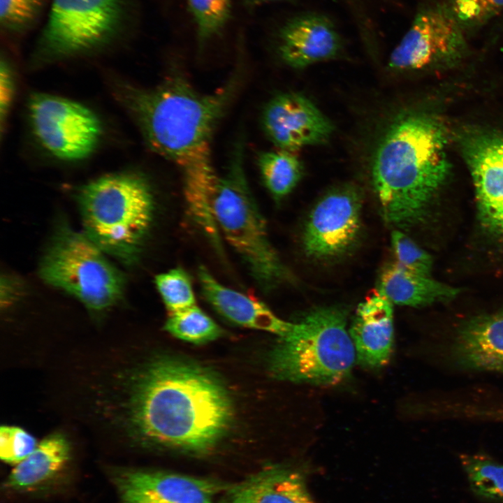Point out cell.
Segmentation results:
<instances>
[{
	"mask_svg": "<svg viewBox=\"0 0 503 503\" xmlns=\"http://www.w3.org/2000/svg\"><path fill=\"white\" fill-rule=\"evenodd\" d=\"M133 386L131 418L147 442L203 453L212 449L228 428L229 396L205 369L161 358L143 368Z\"/></svg>",
	"mask_w": 503,
	"mask_h": 503,
	"instance_id": "6da1fadb",
	"label": "cell"
},
{
	"mask_svg": "<svg viewBox=\"0 0 503 503\" xmlns=\"http://www.w3.org/2000/svg\"><path fill=\"white\" fill-rule=\"evenodd\" d=\"M446 132L424 112L396 116L373 157L371 177L386 223L406 228L421 221L449 171Z\"/></svg>",
	"mask_w": 503,
	"mask_h": 503,
	"instance_id": "7a4b0ae2",
	"label": "cell"
},
{
	"mask_svg": "<svg viewBox=\"0 0 503 503\" xmlns=\"http://www.w3.org/2000/svg\"><path fill=\"white\" fill-rule=\"evenodd\" d=\"M240 82L235 72L211 94L197 91L180 72L152 89L116 82L114 94L150 148L180 168L210 153V141Z\"/></svg>",
	"mask_w": 503,
	"mask_h": 503,
	"instance_id": "3957f363",
	"label": "cell"
},
{
	"mask_svg": "<svg viewBox=\"0 0 503 503\" xmlns=\"http://www.w3.org/2000/svg\"><path fill=\"white\" fill-rule=\"evenodd\" d=\"M78 205L87 237L105 254L133 263L153 220L147 180L131 172L100 177L81 187Z\"/></svg>",
	"mask_w": 503,
	"mask_h": 503,
	"instance_id": "277c9868",
	"label": "cell"
},
{
	"mask_svg": "<svg viewBox=\"0 0 503 503\" xmlns=\"http://www.w3.org/2000/svg\"><path fill=\"white\" fill-rule=\"evenodd\" d=\"M347 318L341 307L309 311L279 337L269 358L272 374L283 380L322 386L345 379L356 359Z\"/></svg>",
	"mask_w": 503,
	"mask_h": 503,
	"instance_id": "5b68a950",
	"label": "cell"
},
{
	"mask_svg": "<svg viewBox=\"0 0 503 503\" xmlns=\"http://www.w3.org/2000/svg\"><path fill=\"white\" fill-rule=\"evenodd\" d=\"M213 212L220 235L258 285L268 290L291 279L269 239L265 220L250 190L242 140L235 143L226 170L219 177Z\"/></svg>",
	"mask_w": 503,
	"mask_h": 503,
	"instance_id": "8992f818",
	"label": "cell"
},
{
	"mask_svg": "<svg viewBox=\"0 0 503 503\" xmlns=\"http://www.w3.org/2000/svg\"><path fill=\"white\" fill-rule=\"evenodd\" d=\"M105 254L84 233L61 224L42 259L40 275L90 310L101 312L120 300L125 284Z\"/></svg>",
	"mask_w": 503,
	"mask_h": 503,
	"instance_id": "52a82bcc",
	"label": "cell"
},
{
	"mask_svg": "<svg viewBox=\"0 0 503 503\" xmlns=\"http://www.w3.org/2000/svg\"><path fill=\"white\" fill-rule=\"evenodd\" d=\"M31 129L40 145L53 156L76 161L95 151L102 124L89 108L52 94L35 93L29 100Z\"/></svg>",
	"mask_w": 503,
	"mask_h": 503,
	"instance_id": "ba28073f",
	"label": "cell"
},
{
	"mask_svg": "<svg viewBox=\"0 0 503 503\" xmlns=\"http://www.w3.org/2000/svg\"><path fill=\"white\" fill-rule=\"evenodd\" d=\"M122 0H53L41 39V51L61 58L96 48L117 32Z\"/></svg>",
	"mask_w": 503,
	"mask_h": 503,
	"instance_id": "9c48e42d",
	"label": "cell"
},
{
	"mask_svg": "<svg viewBox=\"0 0 503 503\" xmlns=\"http://www.w3.org/2000/svg\"><path fill=\"white\" fill-rule=\"evenodd\" d=\"M467 50L466 31L442 2L427 6L392 51L388 66L395 71H414L458 61Z\"/></svg>",
	"mask_w": 503,
	"mask_h": 503,
	"instance_id": "30bf717a",
	"label": "cell"
},
{
	"mask_svg": "<svg viewBox=\"0 0 503 503\" xmlns=\"http://www.w3.org/2000/svg\"><path fill=\"white\" fill-rule=\"evenodd\" d=\"M361 208L360 192L351 185L337 187L323 196L304 228L302 245L307 256L327 260L348 252L360 234Z\"/></svg>",
	"mask_w": 503,
	"mask_h": 503,
	"instance_id": "8fae6325",
	"label": "cell"
},
{
	"mask_svg": "<svg viewBox=\"0 0 503 503\" xmlns=\"http://www.w3.org/2000/svg\"><path fill=\"white\" fill-rule=\"evenodd\" d=\"M261 124L277 149L294 152L326 142L333 131L329 119L309 99L296 92L272 98L263 110Z\"/></svg>",
	"mask_w": 503,
	"mask_h": 503,
	"instance_id": "7c38bea8",
	"label": "cell"
},
{
	"mask_svg": "<svg viewBox=\"0 0 503 503\" xmlns=\"http://www.w3.org/2000/svg\"><path fill=\"white\" fill-rule=\"evenodd\" d=\"M483 226L503 238V136L476 134L463 145Z\"/></svg>",
	"mask_w": 503,
	"mask_h": 503,
	"instance_id": "4fadbf2b",
	"label": "cell"
},
{
	"mask_svg": "<svg viewBox=\"0 0 503 503\" xmlns=\"http://www.w3.org/2000/svg\"><path fill=\"white\" fill-rule=\"evenodd\" d=\"M120 497L163 503H214L229 483L157 470L129 469L114 477Z\"/></svg>",
	"mask_w": 503,
	"mask_h": 503,
	"instance_id": "5bb4252c",
	"label": "cell"
},
{
	"mask_svg": "<svg viewBox=\"0 0 503 503\" xmlns=\"http://www.w3.org/2000/svg\"><path fill=\"white\" fill-rule=\"evenodd\" d=\"M349 333L358 363L370 369L389 360L394 342L393 304L379 293L358 306Z\"/></svg>",
	"mask_w": 503,
	"mask_h": 503,
	"instance_id": "9a60e30c",
	"label": "cell"
},
{
	"mask_svg": "<svg viewBox=\"0 0 503 503\" xmlns=\"http://www.w3.org/2000/svg\"><path fill=\"white\" fill-rule=\"evenodd\" d=\"M341 41L331 22L319 15H307L287 22L279 34L282 60L294 68H304L335 57Z\"/></svg>",
	"mask_w": 503,
	"mask_h": 503,
	"instance_id": "2e32d148",
	"label": "cell"
},
{
	"mask_svg": "<svg viewBox=\"0 0 503 503\" xmlns=\"http://www.w3.org/2000/svg\"><path fill=\"white\" fill-rule=\"evenodd\" d=\"M451 356L460 367L503 373V312L474 316L458 328Z\"/></svg>",
	"mask_w": 503,
	"mask_h": 503,
	"instance_id": "e0dca14e",
	"label": "cell"
},
{
	"mask_svg": "<svg viewBox=\"0 0 503 503\" xmlns=\"http://www.w3.org/2000/svg\"><path fill=\"white\" fill-rule=\"evenodd\" d=\"M198 276L203 297L229 321L279 337L291 330L293 323L279 318L263 302L224 286L205 267L198 268Z\"/></svg>",
	"mask_w": 503,
	"mask_h": 503,
	"instance_id": "ac0fdd59",
	"label": "cell"
},
{
	"mask_svg": "<svg viewBox=\"0 0 503 503\" xmlns=\"http://www.w3.org/2000/svg\"><path fill=\"white\" fill-rule=\"evenodd\" d=\"M218 503H314L303 474L298 469L274 465L229 483Z\"/></svg>",
	"mask_w": 503,
	"mask_h": 503,
	"instance_id": "d6986e66",
	"label": "cell"
},
{
	"mask_svg": "<svg viewBox=\"0 0 503 503\" xmlns=\"http://www.w3.org/2000/svg\"><path fill=\"white\" fill-rule=\"evenodd\" d=\"M187 211L191 221L218 252H221L213 204L219 176L212 166L211 154L180 168Z\"/></svg>",
	"mask_w": 503,
	"mask_h": 503,
	"instance_id": "ffe728a7",
	"label": "cell"
},
{
	"mask_svg": "<svg viewBox=\"0 0 503 503\" xmlns=\"http://www.w3.org/2000/svg\"><path fill=\"white\" fill-rule=\"evenodd\" d=\"M378 287V293L392 304L414 307L451 300L460 292L430 276L409 271L395 261L383 268Z\"/></svg>",
	"mask_w": 503,
	"mask_h": 503,
	"instance_id": "44dd1931",
	"label": "cell"
},
{
	"mask_svg": "<svg viewBox=\"0 0 503 503\" xmlns=\"http://www.w3.org/2000/svg\"><path fill=\"white\" fill-rule=\"evenodd\" d=\"M70 458V446L59 434L43 439L35 450L17 464L6 480L5 486L15 490H27L54 479L66 467Z\"/></svg>",
	"mask_w": 503,
	"mask_h": 503,
	"instance_id": "7402d4cb",
	"label": "cell"
},
{
	"mask_svg": "<svg viewBox=\"0 0 503 503\" xmlns=\"http://www.w3.org/2000/svg\"><path fill=\"white\" fill-rule=\"evenodd\" d=\"M257 161L264 185L277 200L294 189L303 173L302 163L294 152L279 149L262 152Z\"/></svg>",
	"mask_w": 503,
	"mask_h": 503,
	"instance_id": "603a6c76",
	"label": "cell"
},
{
	"mask_svg": "<svg viewBox=\"0 0 503 503\" xmlns=\"http://www.w3.org/2000/svg\"><path fill=\"white\" fill-rule=\"evenodd\" d=\"M461 464L478 497L503 502V465L481 455H462Z\"/></svg>",
	"mask_w": 503,
	"mask_h": 503,
	"instance_id": "cb8c5ba5",
	"label": "cell"
},
{
	"mask_svg": "<svg viewBox=\"0 0 503 503\" xmlns=\"http://www.w3.org/2000/svg\"><path fill=\"white\" fill-rule=\"evenodd\" d=\"M164 328L178 339L195 344L212 341L221 334L220 327L196 305L169 313Z\"/></svg>",
	"mask_w": 503,
	"mask_h": 503,
	"instance_id": "d4e9b609",
	"label": "cell"
},
{
	"mask_svg": "<svg viewBox=\"0 0 503 503\" xmlns=\"http://www.w3.org/2000/svg\"><path fill=\"white\" fill-rule=\"evenodd\" d=\"M199 45L217 36L231 15V0H187Z\"/></svg>",
	"mask_w": 503,
	"mask_h": 503,
	"instance_id": "484cf974",
	"label": "cell"
},
{
	"mask_svg": "<svg viewBox=\"0 0 503 503\" xmlns=\"http://www.w3.org/2000/svg\"><path fill=\"white\" fill-rule=\"evenodd\" d=\"M157 290L169 313L196 305L192 283L188 273L175 268L156 276Z\"/></svg>",
	"mask_w": 503,
	"mask_h": 503,
	"instance_id": "4316f807",
	"label": "cell"
},
{
	"mask_svg": "<svg viewBox=\"0 0 503 503\" xmlns=\"http://www.w3.org/2000/svg\"><path fill=\"white\" fill-rule=\"evenodd\" d=\"M442 3L466 32L486 24L503 11V0H444Z\"/></svg>",
	"mask_w": 503,
	"mask_h": 503,
	"instance_id": "83f0119b",
	"label": "cell"
},
{
	"mask_svg": "<svg viewBox=\"0 0 503 503\" xmlns=\"http://www.w3.org/2000/svg\"><path fill=\"white\" fill-rule=\"evenodd\" d=\"M395 262L415 273L430 276L431 256L400 230H394L391 236Z\"/></svg>",
	"mask_w": 503,
	"mask_h": 503,
	"instance_id": "f1b7e54d",
	"label": "cell"
},
{
	"mask_svg": "<svg viewBox=\"0 0 503 503\" xmlns=\"http://www.w3.org/2000/svg\"><path fill=\"white\" fill-rule=\"evenodd\" d=\"M37 446L36 439L20 428L2 426L0 429V457L6 463L18 464Z\"/></svg>",
	"mask_w": 503,
	"mask_h": 503,
	"instance_id": "f546056e",
	"label": "cell"
},
{
	"mask_svg": "<svg viewBox=\"0 0 503 503\" xmlns=\"http://www.w3.org/2000/svg\"><path fill=\"white\" fill-rule=\"evenodd\" d=\"M1 20L9 27H19L36 17L43 0H0Z\"/></svg>",
	"mask_w": 503,
	"mask_h": 503,
	"instance_id": "4dcf8cb0",
	"label": "cell"
},
{
	"mask_svg": "<svg viewBox=\"0 0 503 503\" xmlns=\"http://www.w3.org/2000/svg\"><path fill=\"white\" fill-rule=\"evenodd\" d=\"M15 92V79L12 69L6 61L1 60L0 71V117L1 130L6 122Z\"/></svg>",
	"mask_w": 503,
	"mask_h": 503,
	"instance_id": "1f68e13d",
	"label": "cell"
},
{
	"mask_svg": "<svg viewBox=\"0 0 503 503\" xmlns=\"http://www.w3.org/2000/svg\"><path fill=\"white\" fill-rule=\"evenodd\" d=\"M279 1V0H246L247 5L249 6H257L265 3Z\"/></svg>",
	"mask_w": 503,
	"mask_h": 503,
	"instance_id": "d6a6232c",
	"label": "cell"
},
{
	"mask_svg": "<svg viewBox=\"0 0 503 503\" xmlns=\"http://www.w3.org/2000/svg\"><path fill=\"white\" fill-rule=\"evenodd\" d=\"M122 503H163L141 499H126L122 500Z\"/></svg>",
	"mask_w": 503,
	"mask_h": 503,
	"instance_id": "836d02e7",
	"label": "cell"
}]
</instances>
